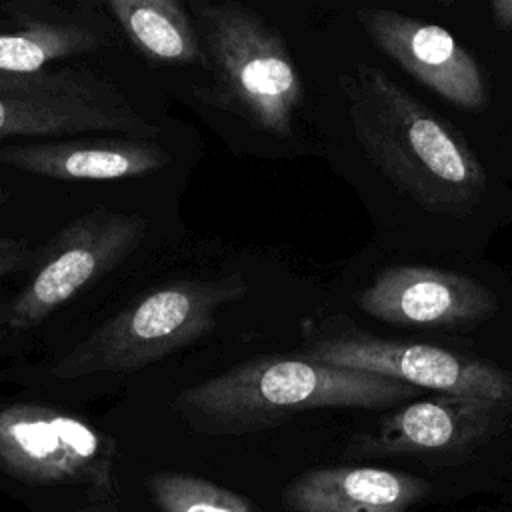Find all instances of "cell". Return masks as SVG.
<instances>
[{"label": "cell", "mask_w": 512, "mask_h": 512, "mask_svg": "<svg viewBox=\"0 0 512 512\" xmlns=\"http://www.w3.org/2000/svg\"><path fill=\"white\" fill-rule=\"evenodd\" d=\"M430 490L418 476L374 466L314 468L284 490L292 512H406Z\"/></svg>", "instance_id": "cell-14"}, {"label": "cell", "mask_w": 512, "mask_h": 512, "mask_svg": "<svg viewBox=\"0 0 512 512\" xmlns=\"http://www.w3.org/2000/svg\"><path fill=\"white\" fill-rule=\"evenodd\" d=\"M338 84L358 146L398 194L452 218L480 206L486 170L452 122L378 66L358 62Z\"/></svg>", "instance_id": "cell-1"}, {"label": "cell", "mask_w": 512, "mask_h": 512, "mask_svg": "<svg viewBox=\"0 0 512 512\" xmlns=\"http://www.w3.org/2000/svg\"><path fill=\"white\" fill-rule=\"evenodd\" d=\"M420 388L388 376L338 368L302 356H260L184 388L174 410L194 430L240 434L314 408H388Z\"/></svg>", "instance_id": "cell-2"}, {"label": "cell", "mask_w": 512, "mask_h": 512, "mask_svg": "<svg viewBox=\"0 0 512 512\" xmlns=\"http://www.w3.org/2000/svg\"><path fill=\"white\" fill-rule=\"evenodd\" d=\"M104 8L148 62L206 68L200 34L184 4L176 0H110Z\"/></svg>", "instance_id": "cell-15"}, {"label": "cell", "mask_w": 512, "mask_h": 512, "mask_svg": "<svg viewBox=\"0 0 512 512\" xmlns=\"http://www.w3.org/2000/svg\"><path fill=\"white\" fill-rule=\"evenodd\" d=\"M148 222L140 214L96 206L58 230L36 254L32 274L8 304V326L42 324L86 286L122 264L142 242Z\"/></svg>", "instance_id": "cell-7"}, {"label": "cell", "mask_w": 512, "mask_h": 512, "mask_svg": "<svg viewBox=\"0 0 512 512\" xmlns=\"http://www.w3.org/2000/svg\"><path fill=\"white\" fill-rule=\"evenodd\" d=\"M356 306L386 324L452 330L474 328L500 308L496 294L468 274L410 264L380 268Z\"/></svg>", "instance_id": "cell-10"}, {"label": "cell", "mask_w": 512, "mask_h": 512, "mask_svg": "<svg viewBox=\"0 0 512 512\" xmlns=\"http://www.w3.org/2000/svg\"><path fill=\"white\" fill-rule=\"evenodd\" d=\"M298 356L388 376L446 396L512 402V370L500 364L432 344L386 340L354 326L316 340Z\"/></svg>", "instance_id": "cell-8"}, {"label": "cell", "mask_w": 512, "mask_h": 512, "mask_svg": "<svg viewBox=\"0 0 512 512\" xmlns=\"http://www.w3.org/2000/svg\"><path fill=\"white\" fill-rule=\"evenodd\" d=\"M490 14L494 24L504 30H512V0H492Z\"/></svg>", "instance_id": "cell-18"}, {"label": "cell", "mask_w": 512, "mask_h": 512, "mask_svg": "<svg viewBox=\"0 0 512 512\" xmlns=\"http://www.w3.org/2000/svg\"><path fill=\"white\" fill-rule=\"evenodd\" d=\"M248 292L242 274L164 284L74 344L50 370L60 380L134 372L184 348L216 326L218 312Z\"/></svg>", "instance_id": "cell-4"}, {"label": "cell", "mask_w": 512, "mask_h": 512, "mask_svg": "<svg viewBox=\"0 0 512 512\" xmlns=\"http://www.w3.org/2000/svg\"><path fill=\"white\" fill-rule=\"evenodd\" d=\"M36 262V252L24 238L0 236V282L16 272L32 270ZM0 322H8V306L2 302L0 294Z\"/></svg>", "instance_id": "cell-17"}, {"label": "cell", "mask_w": 512, "mask_h": 512, "mask_svg": "<svg viewBox=\"0 0 512 512\" xmlns=\"http://www.w3.org/2000/svg\"><path fill=\"white\" fill-rule=\"evenodd\" d=\"M512 424V402L446 396L408 402L380 418L376 428L348 444L352 456L462 454Z\"/></svg>", "instance_id": "cell-9"}, {"label": "cell", "mask_w": 512, "mask_h": 512, "mask_svg": "<svg viewBox=\"0 0 512 512\" xmlns=\"http://www.w3.org/2000/svg\"><path fill=\"white\" fill-rule=\"evenodd\" d=\"M170 154L142 138H72L0 146V164L54 180H122L164 168Z\"/></svg>", "instance_id": "cell-13"}, {"label": "cell", "mask_w": 512, "mask_h": 512, "mask_svg": "<svg viewBox=\"0 0 512 512\" xmlns=\"http://www.w3.org/2000/svg\"><path fill=\"white\" fill-rule=\"evenodd\" d=\"M6 200H8V192H6V190L0 186V208H2V204H4Z\"/></svg>", "instance_id": "cell-19"}, {"label": "cell", "mask_w": 512, "mask_h": 512, "mask_svg": "<svg viewBox=\"0 0 512 512\" xmlns=\"http://www.w3.org/2000/svg\"><path fill=\"white\" fill-rule=\"evenodd\" d=\"M120 132L152 140L150 124L106 76L86 64L36 74L0 72V140Z\"/></svg>", "instance_id": "cell-6"}, {"label": "cell", "mask_w": 512, "mask_h": 512, "mask_svg": "<svg viewBox=\"0 0 512 512\" xmlns=\"http://www.w3.org/2000/svg\"><path fill=\"white\" fill-rule=\"evenodd\" d=\"M186 6L208 72V84L194 90L196 98L262 132L290 136L304 86L284 36L236 0H190Z\"/></svg>", "instance_id": "cell-3"}, {"label": "cell", "mask_w": 512, "mask_h": 512, "mask_svg": "<svg viewBox=\"0 0 512 512\" xmlns=\"http://www.w3.org/2000/svg\"><path fill=\"white\" fill-rule=\"evenodd\" d=\"M116 442L82 418L32 402L0 408V470L80 492L90 512H120Z\"/></svg>", "instance_id": "cell-5"}, {"label": "cell", "mask_w": 512, "mask_h": 512, "mask_svg": "<svg viewBox=\"0 0 512 512\" xmlns=\"http://www.w3.org/2000/svg\"><path fill=\"white\" fill-rule=\"evenodd\" d=\"M146 490L162 512H258L244 496L184 472H156Z\"/></svg>", "instance_id": "cell-16"}, {"label": "cell", "mask_w": 512, "mask_h": 512, "mask_svg": "<svg viewBox=\"0 0 512 512\" xmlns=\"http://www.w3.org/2000/svg\"><path fill=\"white\" fill-rule=\"evenodd\" d=\"M0 20V72L36 74L58 60L106 48L114 28L94 4L62 8L48 2H8Z\"/></svg>", "instance_id": "cell-12"}, {"label": "cell", "mask_w": 512, "mask_h": 512, "mask_svg": "<svg viewBox=\"0 0 512 512\" xmlns=\"http://www.w3.org/2000/svg\"><path fill=\"white\" fill-rule=\"evenodd\" d=\"M356 20L380 52L442 100L466 110L488 104L480 64L450 30L390 8H358Z\"/></svg>", "instance_id": "cell-11"}]
</instances>
